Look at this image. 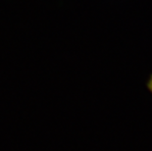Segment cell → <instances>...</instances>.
<instances>
[{"label":"cell","mask_w":152,"mask_h":151,"mask_svg":"<svg viewBox=\"0 0 152 151\" xmlns=\"http://www.w3.org/2000/svg\"><path fill=\"white\" fill-rule=\"evenodd\" d=\"M146 85H147L148 90H149V91L152 93V75L149 77V79H148V81H147Z\"/></svg>","instance_id":"cell-1"}]
</instances>
